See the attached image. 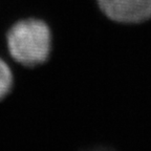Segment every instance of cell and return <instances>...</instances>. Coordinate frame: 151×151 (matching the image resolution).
<instances>
[{"label":"cell","instance_id":"6da1fadb","mask_svg":"<svg viewBox=\"0 0 151 151\" xmlns=\"http://www.w3.org/2000/svg\"><path fill=\"white\" fill-rule=\"evenodd\" d=\"M7 47L12 58L24 67L34 68L48 60L52 50V34L39 19L20 20L7 33Z\"/></svg>","mask_w":151,"mask_h":151},{"label":"cell","instance_id":"7a4b0ae2","mask_svg":"<svg viewBox=\"0 0 151 151\" xmlns=\"http://www.w3.org/2000/svg\"><path fill=\"white\" fill-rule=\"evenodd\" d=\"M108 18L122 23H137L151 18V0H97Z\"/></svg>","mask_w":151,"mask_h":151},{"label":"cell","instance_id":"3957f363","mask_svg":"<svg viewBox=\"0 0 151 151\" xmlns=\"http://www.w3.org/2000/svg\"><path fill=\"white\" fill-rule=\"evenodd\" d=\"M15 78L9 65L0 58V104L4 103L14 90Z\"/></svg>","mask_w":151,"mask_h":151}]
</instances>
